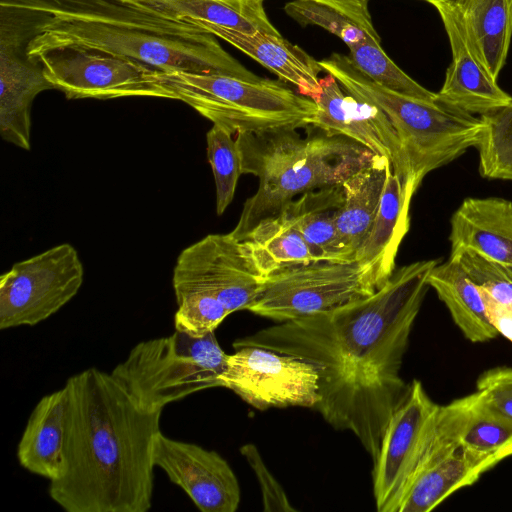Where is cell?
Masks as SVG:
<instances>
[{"label": "cell", "mask_w": 512, "mask_h": 512, "mask_svg": "<svg viewBox=\"0 0 512 512\" xmlns=\"http://www.w3.org/2000/svg\"><path fill=\"white\" fill-rule=\"evenodd\" d=\"M28 55L67 99L156 97L174 100L162 72L142 62L38 34Z\"/></svg>", "instance_id": "cell-8"}, {"label": "cell", "mask_w": 512, "mask_h": 512, "mask_svg": "<svg viewBox=\"0 0 512 512\" xmlns=\"http://www.w3.org/2000/svg\"><path fill=\"white\" fill-rule=\"evenodd\" d=\"M470 279L493 300L512 305V265L488 259L472 250L450 252Z\"/></svg>", "instance_id": "cell-35"}, {"label": "cell", "mask_w": 512, "mask_h": 512, "mask_svg": "<svg viewBox=\"0 0 512 512\" xmlns=\"http://www.w3.org/2000/svg\"><path fill=\"white\" fill-rule=\"evenodd\" d=\"M227 358L215 332L194 337L175 330L136 344L111 374L141 407L162 411L193 393L222 387Z\"/></svg>", "instance_id": "cell-7"}, {"label": "cell", "mask_w": 512, "mask_h": 512, "mask_svg": "<svg viewBox=\"0 0 512 512\" xmlns=\"http://www.w3.org/2000/svg\"><path fill=\"white\" fill-rule=\"evenodd\" d=\"M337 10L352 21L376 41L381 42L369 10L370 0H310Z\"/></svg>", "instance_id": "cell-38"}, {"label": "cell", "mask_w": 512, "mask_h": 512, "mask_svg": "<svg viewBox=\"0 0 512 512\" xmlns=\"http://www.w3.org/2000/svg\"><path fill=\"white\" fill-rule=\"evenodd\" d=\"M63 462L50 498L67 512H146L161 410L141 407L112 376L88 368L69 377Z\"/></svg>", "instance_id": "cell-2"}, {"label": "cell", "mask_w": 512, "mask_h": 512, "mask_svg": "<svg viewBox=\"0 0 512 512\" xmlns=\"http://www.w3.org/2000/svg\"><path fill=\"white\" fill-rule=\"evenodd\" d=\"M240 453L255 473L262 494L263 510L266 512L297 511L289 501L283 487L267 468L257 447L251 443L245 444L240 448Z\"/></svg>", "instance_id": "cell-36"}, {"label": "cell", "mask_w": 512, "mask_h": 512, "mask_svg": "<svg viewBox=\"0 0 512 512\" xmlns=\"http://www.w3.org/2000/svg\"><path fill=\"white\" fill-rule=\"evenodd\" d=\"M428 284L469 341L486 342L499 335L487 317L480 289L456 259L449 256L438 263L429 274Z\"/></svg>", "instance_id": "cell-27"}, {"label": "cell", "mask_w": 512, "mask_h": 512, "mask_svg": "<svg viewBox=\"0 0 512 512\" xmlns=\"http://www.w3.org/2000/svg\"><path fill=\"white\" fill-rule=\"evenodd\" d=\"M480 119L482 128L475 146L480 175L512 181V100Z\"/></svg>", "instance_id": "cell-30"}, {"label": "cell", "mask_w": 512, "mask_h": 512, "mask_svg": "<svg viewBox=\"0 0 512 512\" xmlns=\"http://www.w3.org/2000/svg\"><path fill=\"white\" fill-rule=\"evenodd\" d=\"M39 34L130 58L161 72L259 78L229 54L215 35L121 2L104 14L54 15Z\"/></svg>", "instance_id": "cell-4"}, {"label": "cell", "mask_w": 512, "mask_h": 512, "mask_svg": "<svg viewBox=\"0 0 512 512\" xmlns=\"http://www.w3.org/2000/svg\"><path fill=\"white\" fill-rule=\"evenodd\" d=\"M174 293L178 304L174 315V327L177 331L194 337H203L215 332L230 315L218 299L203 292L182 289Z\"/></svg>", "instance_id": "cell-33"}, {"label": "cell", "mask_w": 512, "mask_h": 512, "mask_svg": "<svg viewBox=\"0 0 512 512\" xmlns=\"http://www.w3.org/2000/svg\"><path fill=\"white\" fill-rule=\"evenodd\" d=\"M67 406L65 386L43 396L33 408L17 447L20 465L49 481L61 473Z\"/></svg>", "instance_id": "cell-22"}, {"label": "cell", "mask_w": 512, "mask_h": 512, "mask_svg": "<svg viewBox=\"0 0 512 512\" xmlns=\"http://www.w3.org/2000/svg\"><path fill=\"white\" fill-rule=\"evenodd\" d=\"M149 14L215 35L221 29L280 35L264 0H117Z\"/></svg>", "instance_id": "cell-20"}, {"label": "cell", "mask_w": 512, "mask_h": 512, "mask_svg": "<svg viewBox=\"0 0 512 512\" xmlns=\"http://www.w3.org/2000/svg\"><path fill=\"white\" fill-rule=\"evenodd\" d=\"M321 93L314 102L317 113L312 125L327 135L352 139L376 155L386 157L392 172L402 181L405 196L410 170L398 133L378 107L345 91L330 74L321 78Z\"/></svg>", "instance_id": "cell-15"}, {"label": "cell", "mask_w": 512, "mask_h": 512, "mask_svg": "<svg viewBox=\"0 0 512 512\" xmlns=\"http://www.w3.org/2000/svg\"><path fill=\"white\" fill-rule=\"evenodd\" d=\"M264 277L245 244L228 234H209L186 247L173 270V289H192L218 299L229 313L247 310Z\"/></svg>", "instance_id": "cell-13"}, {"label": "cell", "mask_w": 512, "mask_h": 512, "mask_svg": "<svg viewBox=\"0 0 512 512\" xmlns=\"http://www.w3.org/2000/svg\"><path fill=\"white\" fill-rule=\"evenodd\" d=\"M438 263L404 265L366 298L260 329L232 346H257L313 365L320 394L313 409L334 429L351 432L374 463L388 421L408 392L403 358Z\"/></svg>", "instance_id": "cell-1"}, {"label": "cell", "mask_w": 512, "mask_h": 512, "mask_svg": "<svg viewBox=\"0 0 512 512\" xmlns=\"http://www.w3.org/2000/svg\"><path fill=\"white\" fill-rule=\"evenodd\" d=\"M179 100L233 135L311 126L317 105L281 80L227 74L162 72Z\"/></svg>", "instance_id": "cell-6"}, {"label": "cell", "mask_w": 512, "mask_h": 512, "mask_svg": "<svg viewBox=\"0 0 512 512\" xmlns=\"http://www.w3.org/2000/svg\"><path fill=\"white\" fill-rule=\"evenodd\" d=\"M381 287L369 264L313 261L264 277L247 310L280 323L366 298Z\"/></svg>", "instance_id": "cell-9"}, {"label": "cell", "mask_w": 512, "mask_h": 512, "mask_svg": "<svg viewBox=\"0 0 512 512\" xmlns=\"http://www.w3.org/2000/svg\"><path fill=\"white\" fill-rule=\"evenodd\" d=\"M297 129L239 133L235 140L242 174L258 178L230 232L242 239L259 222L281 214L304 192L340 185L373 161L376 154L360 143L326 133L303 137Z\"/></svg>", "instance_id": "cell-3"}, {"label": "cell", "mask_w": 512, "mask_h": 512, "mask_svg": "<svg viewBox=\"0 0 512 512\" xmlns=\"http://www.w3.org/2000/svg\"><path fill=\"white\" fill-rule=\"evenodd\" d=\"M480 292L484 299L487 317L491 324L499 334L512 342V305L499 303L482 290Z\"/></svg>", "instance_id": "cell-39"}, {"label": "cell", "mask_w": 512, "mask_h": 512, "mask_svg": "<svg viewBox=\"0 0 512 512\" xmlns=\"http://www.w3.org/2000/svg\"><path fill=\"white\" fill-rule=\"evenodd\" d=\"M319 64L349 94L381 109L395 127L410 170L406 191L410 203L427 174L476 146L482 128L480 117L437 98L423 101L389 90L342 53H332Z\"/></svg>", "instance_id": "cell-5"}, {"label": "cell", "mask_w": 512, "mask_h": 512, "mask_svg": "<svg viewBox=\"0 0 512 512\" xmlns=\"http://www.w3.org/2000/svg\"><path fill=\"white\" fill-rule=\"evenodd\" d=\"M410 205L401 179L390 173L370 231L356 260L369 264L381 286L396 269L395 260L410 227Z\"/></svg>", "instance_id": "cell-26"}, {"label": "cell", "mask_w": 512, "mask_h": 512, "mask_svg": "<svg viewBox=\"0 0 512 512\" xmlns=\"http://www.w3.org/2000/svg\"><path fill=\"white\" fill-rule=\"evenodd\" d=\"M348 48L349 56L357 68L379 85L411 98L436 100V93L420 85L399 68L384 52L380 42L369 39Z\"/></svg>", "instance_id": "cell-31"}, {"label": "cell", "mask_w": 512, "mask_h": 512, "mask_svg": "<svg viewBox=\"0 0 512 512\" xmlns=\"http://www.w3.org/2000/svg\"><path fill=\"white\" fill-rule=\"evenodd\" d=\"M440 405L413 379L385 428L373 463V494L378 512H398L434 435Z\"/></svg>", "instance_id": "cell-11"}, {"label": "cell", "mask_w": 512, "mask_h": 512, "mask_svg": "<svg viewBox=\"0 0 512 512\" xmlns=\"http://www.w3.org/2000/svg\"><path fill=\"white\" fill-rule=\"evenodd\" d=\"M215 36L256 60L278 78L296 87L297 92L315 100L321 93L323 71L319 61L281 34L244 33L221 29Z\"/></svg>", "instance_id": "cell-24"}, {"label": "cell", "mask_w": 512, "mask_h": 512, "mask_svg": "<svg viewBox=\"0 0 512 512\" xmlns=\"http://www.w3.org/2000/svg\"><path fill=\"white\" fill-rule=\"evenodd\" d=\"M35 25L20 18L0 20V134L21 149L31 147V108L35 97L54 89L42 67L28 55Z\"/></svg>", "instance_id": "cell-14"}, {"label": "cell", "mask_w": 512, "mask_h": 512, "mask_svg": "<svg viewBox=\"0 0 512 512\" xmlns=\"http://www.w3.org/2000/svg\"><path fill=\"white\" fill-rule=\"evenodd\" d=\"M83 280L82 261L68 243L15 263L0 277V329L46 320L78 293Z\"/></svg>", "instance_id": "cell-10"}, {"label": "cell", "mask_w": 512, "mask_h": 512, "mask_svg": "<svg viewBox=\"0 0 512 512\" xmlns=\"http://www.w3.org/2000/svg\"><path fill=\"white\" fill-rule=\"evenodd\" d=\"M228 354L222 387L258 410L300 406L314 408L320 399L319 376L313 365L257 346Z\"/></svg>", "instance_id": "cell-12"}, {"label": "cell", "mask_w": 512, "mask_h": 512, "mask_svg": "<svg viewBox=\"0 0 512 512\" xmlns=\"http://www.w3.org/2000/svg\"><path fill=\"white\" fill-rule=\"evenodd\" d=\"M471 50L494 79L506 63L512 39V0H447Z\"/></svg>", "instance_id": "cell-25"}, {"label": "cell", "mask_w": 512, "mask_h": 512, "mask_svg": "<svg viewBox=\"0 0 512 512\" xmlns=\"http://www.w3.org/2000/svg\"><path fill=\"white\" fill-rule=\"evenodd\" d=\"M155 467L179 486L202 512H235L241 499L238 479L216 451L175 440L161 431L154 443Z\"/></svg>", "instance_id": "cell-16"}, {"label": "cell", "mask_w": 512, "mask_h": 512, "mask_svg": "<svg viewBox=\"0 0 512 512\" xmlns=\"http://www.w3.org/2000/svg\"><path fill=\"white\" fill-rule=\"evenodd\" d=\"M476 390L483 392L495 409L512 419V367L484 371L476 381Z\"/></svg>", "instance_id": "cell-37"}, {"label": "cell", "mask_w": 512, "mask_h": 512, "mask_svg": "<svg viewBox=\"0 0 512 512\" xmlns=\"http://www.w3.org/2000/svg\"><path fill=\"white\" fill-rule=\"evenodd\" d=\"M206 144L216 186V212L222 215L234 198L242 174L240 153L233 134L218 125L207 132Z\"/></svg>", "instance_id": "cell-32"}, {"label": "cell", "mask_w": 512, "mask_h": 512, "mask_svg": "<svg viewBox=\"0 0 512 512\" xmlns=\"http://www.w3.org/2000/svg\"><path fill=\"white\" fill-rule=\"evenodd\" d=\"M422 1H424V0H422Z\"/></svg>", "instance_id": "cell-40"}, {"label": "cell", "mask_w": 512, "mask_h": 512, "mask_svg": "<svg viewBox=\"0 0 512 512\" xmlns=\"http://www.w3.org/2000/svg\"><path fill=\"white\" fill-rule=\"evenodd\" d=\"M284 11L290 18L302 26H319L334 34L348 47L373 39L354 21L342 13L310 0H292L287 2L284 6Z\"/></svg>", "instance_id": "cell-34"}, {"label": "cell", "mask_w": 512, "mask_h": 512, "mask_svg": "<svg viewBox=\"0 0 512 512\" xmlns=\"http://www.w3.org/2000/svg\"><path fill=\"white\" fill-rule=\"evenodd\" d=\"M390 161L376 155L372 162L345 179L342 184L343 202L337 213V230L347 262L356 260L366 239L388 180Z\"/></svg>", "instance_id": "cell-23"}, {"label": "cell", "mask_w": 512, "mask_h": 512, "mask_svg": "<svg viewBox=\"0 0 512 512\" xmlns=\"http://www.w3.org/2000/svg\"><path fill=\"white\" fill-rule=\"evenodd\" d=\"M240 240L263 277L314 261L308 244L285 212L259 222Z\"/></svg>", "instance_id": "cell-29"}, {"label": "cell", "mask_w": 512, "mask_h": 512, "mask_svg": "<svg viewBox=\"0 0 512 512\" xmlns=\"http://www.w3.org/2000/svg\"><path fill=\"white\" fill-rule=\"evenodd\" d=\"M435 436L480 456H512V419L504 416L475 392L440 405Z\"/></svg>", "instance_id": "cell-19"}, {"label": "cell", "mask_w": 512, "mask_h": 512, "mask_svg": "<svg viewBox=\"0 0 512 512\" xmlns=\"http://www.w3.org/2000/svg\"><path fill=\"white\" fill-rule=\"evenodd\" d=\"M451 252L472 250L512 265V202L501 197L466 198L450 220Z\"/></svg>", "instance_id": "cell-21"}, {"label": "cell", "mask_w": 512, "mask_h": 512, "mask_svg": "<svg viewBox=\"0 0 512 512\" xmlns=\"http://www.w3.org/2000/svg\"><path fill=\"white\" fill-rule=\"evenodd\" d=\"M435 431V430H434ZM507 458L480 456L433 435L398 512H429L457 490L474 484L483 473Z\"/></svg>", "instance_id": "cell-18"}, {"label": "cell", "mask_w": 512, "mask_h": 512, "mask_svg": "<svg viewBox=\"0 0 512 512\" xmlns=\"http://www.w3.org/2000/svg\"><path fill=\"white\" fill-rule=\"evenodd\" d=\"M438 12L451 47L452 61L436 98L473 115H485L511 100L481 66L471 50L464 28L447 0H424Z\"/></svg>", "instance_id": "cell-17"}, {"label": "cell", "mask_w": 512, "mask_h": 512, "mask_svg": "<svg viewBox=\"0 0 512 512\" xmlns=\"http://www.w3.org/2000/svg\"><path fill=\"white\" fill-rule=\"evenodd\" d=\"M342 202L343 190L340 184L304 192L283 211L302 234L314 261L347 262L336 223Z\"/></svg>", "instance_id": "cell-28"}]
</instances>
